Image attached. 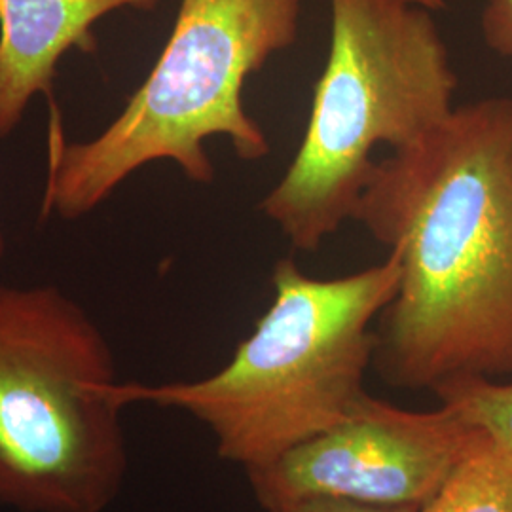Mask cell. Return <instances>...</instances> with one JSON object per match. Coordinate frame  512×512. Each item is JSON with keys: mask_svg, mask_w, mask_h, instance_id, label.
I'll use <instances>...</instances> for the list:
<instances>
[{"mask_svg": "<svg viewBox=\"0 0 512 512\" xmlns=\"http://www.w3.org/2000/svg\"><path fill=\"white\" fill-rule=\"evenodd\" d=\"M401 264L374 365L401 389L512 374V97L376 160L355 217Z\"/></svg>", "mask_w": 512, "mask_h": 512, "instance_id": "obj_1", "label": "cell"}, {"mask_svg": "<svg viewBox=\"0 0 512 512\" xmlns=\"http://www.w3.org/2000/svg\"><path fill=\"white\" fill-rule=\"evenodd\" d=\"M389 253L357 274L317 279L294 258L272 274L274 302L219 372L175 384L122 385L128 406L177 408L203 423L222 459L247 473L346 420L366 395L378 332L370 329L399 291Z\"/></svg>", "mask_w": 512, "mask_h": 512, "instance_id": "obj_2", "label": "cell"}, {"mask_svg": "<svg viewBox=\"0 0 512 512\" xmlns=\"http://www.w3.org/2000/svg\"><path fill=\"white\" fill-rule=\"evenodd\" d=\"M298 25L300 0H181L156 65L107 128L69 143L52 116L42 217L80 219L154 162L211 184V137L228 139L243 162L264 160L270 139L245 109V84L293 46Z\"/></svg>", "mask_w": 512, "mask_h": 512, "instance_id": "obj_3", "label": "cell"}, {"mask_svg": "<svg viewBox=\"0 0 512 512\" xmlns=\"http://www.w3.org/2000/svg\"><path fill=\"white\" fill-rule=\"evenodd\" d=\"M327 63L304 139L260 203L294 249L315 253L353 220L374 150L414 147L454 112L458 74L431 10L406 0H329Z\"/></svg>", "mask_w": 512, "mask_h": 512, "instance_id": "obj_4", "label": "cell"}, {"mask_svg": "<svg viewBox=\"0 0 512 512\" xmlns=\"http://www.w3.org/2000/svg\"><path fill=\"white\" fill-rule=\"evenodd\" d=\"M114 355L54 285H0V507L105 512L128 475Z\"/></svg>", "mask_w": 512, "mask_h": 512, "instance_id": "obj_5", "label": "cell"}, {"mask_svg": "<svg viewBox=\"0 0 512 512\" xmlns=\"http://www.w3.org/2000/svg\"><path fill=\"white\" fill-rule=\"evenodd\" d=\"M486 440L442 404L412 412L366 393L346 420L247 476L266 512L311 497L421 509Z\"/></svg>", "mask_w": 512, "mask_h": 512, "instance_id": "obj_6", "label": "cell"}, {"mask_svg": "<svg viewBox=\"0 0 512 512\" xmlns=\"http://www.w3.org/2000/svg\"><path fill=\"white\" fill-rule=\"evenodd\" d=\"M162 0H0V139L37 95L52 101L57 65L71 50L95 52L93 27L118 10L150 12Z\"/></svg>", "mask_w": 512, "mask_h": 512, "instance_id": "obj_7", "label": "cell"}, {"mask_svg": "<svg viewBox=\"0 0 512 512\" xmlns=\"http://www.w3.org/2000/svg\"><path fill=\"white\" fill-rule=\"evenodd\" d=\"M420 512H512L511 454L482 442Z\"/></svg>", "mask_w": 512, "mask_h": 512, "instance_id": "obj_8", "label": "cell"}, {"mask_svg": "<svg viewBox=\"0 0 512 512\" xmlns=\"http://www.w3.org/2000/svg\"><path fill=\"white\" fill-rule=\"evenodd\" d=\"M440 404L484 433L495 448L512 456V382L456 378L433 389Z\"/></svg>", "mask_w": 512, "mask_h": 512, "instance_id": "obj_9", "label": "cell"}, {"mask_svg": "<svg viewBox=\"0 0 512 512\" xmlns=\"http://www.w3.org/2000/svg\"><path fill=\"white\" fill-rule=\"evenodd\" d=\"M480 27L495 54L512 59V0H486Z\"/></svg>", "mask_w": 512, "mask_h": 512, "instance_id": "obj_10", "label": "cell"}, {"mask_svg": "<svg viewBox=\"0 0 512 512\" xmlns=\"http://www.w3.org/2000/svg\"><path fill=\"white\" fill-rule=\"evenodd\" d=\"M272 512H420V509L410 507H380V505H366L349 499H336V497H311L283 505Z\"/></svg>", "mask_w": 512, "mask_h": 512, "instance_id": "obj_11", "label": "cell"}, {"mask_svg": "<svg viewBox=\"0 0 512 512\" xmlns=\"http://www.w3.org/2000/svg\"><path fill=\"white\" fill-rule=\"evenodd\" d=\"M406 2H412V4H420L423 8L431 10V12H437L446 8V0H406Z\"/></svg>", "mask_w": 512, "mask_h": 512, "instance_id": "obj_12", "label": "cell"}, {"mask_svg": "<svg viewBox=\"0 0 512 512\" xmlns=\"http://www.w3.org/2000/svg\"><path fill=\"white\" fill-rule=\"evenodd\" d=\"M4 251H6V241H4V236H2V230H0V258L4 256Z\"/></svg>", "mask_w": 512, "mask_h": 512, "instance_id": "obj_13", "label": "cell"}]
</instances>
